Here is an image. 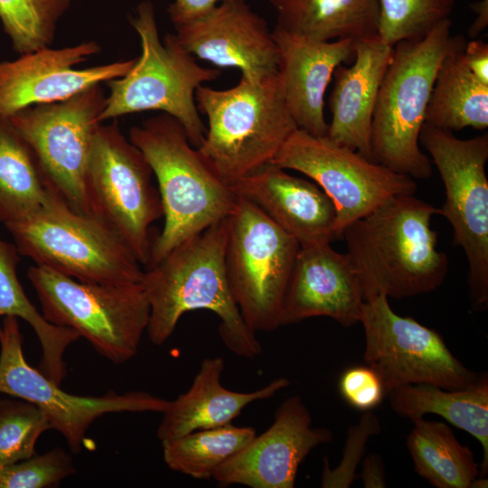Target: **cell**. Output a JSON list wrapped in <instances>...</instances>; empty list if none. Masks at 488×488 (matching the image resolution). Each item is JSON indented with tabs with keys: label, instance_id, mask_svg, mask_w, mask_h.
<instances>
[{
	"label": "cell",
	"instance_id": "6da1fadb",
	"mask_svg": "<svg viewBox=\"0 0 488 488\" xmlns=\"http://www.w3.org/2000/svg\"><path fill=\"white\" fill-rule=\"evenodd\" d=\"M438 208L414 194L395 196L343 231L364 301L401 299L436 290L448 272L431 219Z\"/></svg>",
	"mask_w": 488,
	"mask_h": 488
},
{
	"label": "cell",
	"instance_id": "7a4b0ae2",
	"mask_svg": "<svg viewBox=\"0 0 488 488\" xmlns=\"http://www.w3.org/2000/svg\"><path fill=\"white\" fill-rule=\"evenodd\" d=\"M228 217L174 248L145 268L142 285L149 305L146 333L155 345L164 344L187 312L209 310L221 319L219 334L234 354L254 358L262 347L244 322L233 298L225 268Z\"/></svg>",
	"mask_w": 488,
	"mask_h": 488
},
{
	"label": "cell",
	"instance_id": "3957f363",
	"mask_svg": "<svg viewBox=\"0 0 488 488\" xmlns=\"http://www.w3.org/2000/svg\"><path fill=\"white\" fill-rule=\"evenodd\" d=\"M129 140L156 178L164 211V228L154 241L148 268L183 241L228 217L239 198L173 117L162 113L132 127Z\"/></svg>",
	"mask_w": 488,
	"mask_h": 488
},
{
	"label": "cell",
	"instance_id": "277c9868",
	"mask_svg": "<svg viewBox=\"0 0 488 488\" xmlns=\"http://www.w3.org/2000/svg\"><path fill=\"white\" fill-rule=\"evenodd\" d=\"M449 19L423 38L393 46L372 118V160L413 179H427L432 165L419 136L438 69L462 35H451Z\"/></svg>",
	"mask_w": 488,
	"mask_h": 488
},
{
	"label": "cell",
	"instance_id": "5b68a950",
	"mask_svg": "<svg viewBox=\"0 0 488 488\" xmlns=\"http://www.w3.org/2000/svg\"><path fill=\"white\" fill-rule=\"evenodd\" d=\"M195 102L208 118L198 150L229 184L272 163L297 129L277 73L257 81L240 77L227 89L202 85Z\"/></svg>",
	"mask_w": 488,
	"mask_h": 488
},
{
	"label": "cell",
	"instance_id": "8992f818",
	"mask_svg": "<svg viewBox=\"0 0 488 488\" xmlns=\"http://www.w3.org/2000/svg\"><path fill=\"white\" fill-rule=\"evenodd\" d=\"M131 24L139 36L141 54L127 74L107 82L109 93L100 121L158 110L175 118L198 148L206 127L196 106L195 91L202 83L218 79L221 70L198 64L175 34L167 33L161 41L149 1L138 5Z\"/></svg>",
	"mask_w": 488,
	"mask_h": 488
},
{
	"label": "cell",
	"instance_id": "52a82bcc",
	"mask_svg": "<svg viewBox=\"0 0 488 488\" xmlns=\"http://www.w3.org/2000/svg\"><path fill=\"white\" fill-rule=\"evenodd\" d=\"M5 226L21 256L36 265L81 282H142V265L126 242L96 216L71 210L55 192L36 212Z\"/></svg>",
	"mask_w": 488,
	"mask_h": 488
},
{
	"label": "cell",
	"instance_id": "ba28073f",
	"mask_svg": "<svg viewBox=\"0 0 488 488\" xmlns=\"http://www.w3.org/2000/svg\"><path fill=\"white\" fill-rule=\"evenodd\" d=\"M27 277L49 323L74 330L113 363L136 354L150 317L141 282H81L39 265L30 267Z\"/></svg>",
	"mask_w": 488,
	"mask_h": 488
},
{
	"label": "cell",
	"instance_id": "9c48e42d",
	"mask_svg": "<svg viewBox=\"0 0 488 488\" xmlns=\"http://www.w3.org/2000/svg\"><path fill=\"white\" fill-rule=\"evenodd\" d=\"M228 221L225 268L233 298L253 333L273 331L281 326L300 245L242 198L238 199Z\"/></svg>",
	"mask_w": 488,
	"mask_h": 488
},
{
	"label": "cell",
	"instance_id": "30bf717a",
	"mask_svg": "<svg viewBox=\"0 0 488 488\" xmlns=\"http://www.w3.org/2000/svg\"><path fill=\"white\" fill-rule=\"evenodd\" d=\"M152 175L146 158L117 122L100 124L87 172L90 213L115 231L145 267L155 239L152 225L164 215Z\"/></svg>",
	"mask_w": 488,
	"mask_h": 488
},
{
	"label": "cell",
	"instance_id": "8fae6325",
	"mask_svg": "<svg viewBox=\"0 0 488 488\" xmlns=\"http://www.w3.org/2000/svg\"><path fill=\"white\" fill-rule=\"evenodd\" d=\"M419 143L440 174L446 201L438 208L453 229L454 243L463 249L468 263V286L473 306L488 305V135L469 139L452 131L424 124Z\"/></svg>",
	"mask_w": 488,
	"mask_h": 488
},
{
	"label": "cell",
	"instance_id": "7c38bea8",
	"mask_svg": "<svg viewBox=\"0 0 488 488\" xmlns=\"http://www.w3.org/2000/svg\"><path fill=\"white\" fill-rule=\"evenodd\" d=\"M106 97L100 85L7 117L32 150L48 185L74 211L91 215L87 172Z\"/></svg>",
	"mask_w": 488,
	"mask_h": 488
},
{
	"label": "cell",
	"instance_id": "4fadbf2b",
	"mask_svg": "<svg viewBox=\"0 0 488 488\" xmlns=\"http://www.w3.org/2000/svg\"><path fill=\"white\" fill-rule=\"evenodd\" d=\"M359 323L365 333L364 362L377 372L387 396L411 384L464 389L481 377L451 352L436 330L397 314L385 296L364 302Z\"/></svg>",
	"mask_w": 488,
	"mask_h": 488
},
{
	"label": "cell",
	"instance_id": "5bb4252c",
	"mask_svg": "<svg viewBox=\"0 0 488 488\" xmlns=\"http://www.w3.org/2000/svg\"><path fill=\"white\" fill-rule=\"evenodd\" d=\"M272 164L304 174L332 199L340 238L353 221L395 196L414 194L418 188L412 177L371 161L326 136H315L299 128L287 138Z\"/></svg>",
	"mask_w": 488,
	"mask_h": 488
},
{
	"label": "cell",
	"instance_id": "9a60e30c",
	"mask_svg": "<svg viewBox=\"0 0 488 488\" xmlns=\"http://www.w3.org/2000/svg\"><path fill=\"white\" fill-rule=\"evenodd\" d=\"M22 344L18 318L4 317L0 329V393L36 405L74 454L85 446L88 429L103 415L164 413L169 406V400L145 391L117 394L110 390L98 397L70 394L27 363Z\"/></svg>",
	"mask_w": 488,
	"mask_h": 488
},
{
	"label": "cell",
	"instance_id": "2e32d148",
	"mask_svg": "<svg viewBox=\"0 0 488 488\" xmlns=\"http://www.w3.org/2000/svg\"><path fill=\"white\" fill-rule=\"evenodd\" d=\"M99 45L89 41L52 49L44 47L0 62V117L37 105L65 100L87 89L123 77L136 59L90 68L78 65L98 53Z\"/></svg>",
	"mask_w": 488,
	"mask_h": 488
},
{
	"label": "cell",
	"instance_id": "e0dca14e",
	"mask_svg": "<svg viewBox=\"0 0 488 488\" xmlns=\"http://www.w3.org/2000/svg\"><path fill=\"white\" fill-rule=\"evenodd\" d=\"M332 440L328 428L312 427L309 409L300 396L294 395L280 404L273 424L223 462L212 479L221 486L293 488L308 454Z\"/></svg>",
	"mask_w": 488,
	"mask_h": 488
},
{
	"label": "cell",
	"instance_id": "ac0fdd59",
	"mask_svg": "<svg viewBox=\"0 0 488 488\" xmlns=\"http://www.w3.org/2000/svg\"><path fill=\"white\" fill-rule=\"evenodd\" d=\"M175 30L188 52L218 67L238 69L241 77L256 81L277 73L278 49L272 31L245 0L221 2Z\"/></svg>",
	"mask_w": 488,
	"mask_h": 488
},
{
	"label": "cell",
	"instance_id": "d6986e66",
	"mask_svg": "<svg viewBox=\"0 0 488 488\" xmlns=\"http://www.w3.org/2000/svg\"><path fill=\"white\" fill-rule=\"evenodd\" d=\"M364 298L348 257L331 243L300 247L286 289L281 326L330 317L344 327L360 321Z\"/></svg>",
	"mask_w": 488,
	"mask_h": 488
},
{
	"label": "cell",
	"instance_id": "ffe728a7",
	"mask_svg": "<svg viewBox=\"0 0 488 488\" xmlns=\"http://www.w3.org/2000/svg\"><path fill=\"white\" fill-rule=\"evenodd\" d=\"M234 193L259 208L300 245L340 238L332 199L314 183L268 164L230 184Z\"/></svg>",
	"mask_w": 488,
	"mask_h": 488
},
{
	"label": "cell",
	"instance_id": "44dd1931",
	"mask_svg": "<svg viewBox=\"0 0 488 488\" xmlns=\"http://www.w3.org/2000/svg\"><path fill=\"white\" fill-rule=\"evenodd\" d=\"M278 49L277 74L286 108L297 128L315 136L327 134L324 96L335 69L353 55V41H320L272 30Z\"/></svg>",
	"mask_w": 488,
	"mask_h": 488
},
{
	"label": "cell",
	"instance_id": "7402d4cb",
	"mask_svg": "<svg viewBox=\"0 0 488 488\" xmlns=\"http://www.w3.org/2000/svg\"><path fill=\"white\" fill-rule=\"evenodd\" d=\"M354 61L339 65L329 99L331 122L326 136L372 160V118L379 90L393 47L380 36L353 42Z\"/></svg>",
	"mask_w": 488,
	"mask_h": 488
},
{
	"label": "cell",
	"instance_id": "603a6c76",
	"mask_svg": "<svg viewBox=\"0 0 488 488\" xmlns=\"http://www.w3.org/2000/svg\"><path fill=\"white\" fill-rule=\"evenodd\" d=\"M223 370L222 357L202 361L190 389L170 401L163 413L156 431L161 442L230 424L249 404L269 399L290 385L287 379L278 378L252 392L232 391L221 382Z\"/></svg>",
	"mask_w": 488,
	"mask_h": 488
},
{
	"label": "cell",
	"instance_id": "cb8c5ba5",
	"mask_svg": "<svg viewBox=\"0 0 488 488\" xmlns=\"http://www.w3.org/2000/svg\"><path fill=\"white\" fill-rule=\"evenodd\" d=\"M391 408L411 421L436 414L466 431L482 445L480 477L488 472V378L481 375L471 386L446 389L429 384L405 385L388 394Z\"/></svg>",
	"mask_w": 488,
	"mask_h": 488
},
{
	"label": "cell",
	"instance_id": "d4e9b609",
	"mask_svg": "<svg viewBox=\"0 0 488 488\" xmlns=\"http://www.w3.org/2000/svg\"><path fill=\"white\" fill-rule=\"evenodd\" d=\"M277 25L320 41L378 36V0H269Z\"/></svg>",
	"mask_w": 488,
	"mask_h": 488
},
{
	"label": "cell",
	"instance_id": "484cf974",
	"mask_svg": "<svg viewBox=\"0 0 488 488\" xmlns=\"http://www.w3.org/2000/svg\"><path fill=\"white\" fill-rule=\"evenodd\" d=\"M458 42L444 58L434 82L426 111L425 124L459 131L465 127H488V85L476 80L466 68Z\"/></svg>",
	"mask_w": 488,
	"mask_h": 488
},
{
	"label": "cell",
	"instance_id": "4316f807",
	"mask_svg": "<svg viewBox=\"0 0 488 488\" xmlns=\"http://www.w3.org/2000/svg\"><path fill=\"white\" fill-rule=\"evenodd\" d=\"M412 422L407 446L415 472L436 488H471L480 474L473 451L443 422L423 418Z\"/></svg>",
	"mask_w": 488,
	"mask_h": 488
},
{
	"label": "cell",
	"instance_id": "83f0119b",
	"mask_svg": "<svg viewBox=\"0 0 488 488\" xmlns=\"http://www.w3.org/2000/svg\"><path fill=\"white\" fill-rule=\"evenodd\" d=\"M20 256L15 244L0 238V319L15 316L29 324L42 351L39 371L61 385L66 376L64 352L80 336L70 328L49 323L30 302L17 277Z\"/></svg>",
	"mask_w": 488,
	"mask_h": 488
},
{
	"label": "cell",
	"instance_id": "f1b7e54d",
	"mask_svg": "<svg viewBox=\"0 0 488 488\" xmlns=\"http://www.w3.org/2000/svg\"><path fill=\"white\" fill-rule=\"evenodd\" d=\"M54 192L28 145L0 117V222L5 225L36 212Z\"/></svg>",
	"mask_w": 488,
	"mask_h": 488
},
{
	"label": "cell",
	"instance_id": "f546056e",
	"mask_svg": "<svg viewBox=\"0 0 488 488\" xmlns=\"http://www.w3.org/2000/svg\"><path fill=\"white\" fill-rule=\"evenodd\" d=\"M251 427L231 423L191 432L162 443L166 465L195 479H211L227 459L245 447L256 436Z\"/></svg>",
	"mask_w": 488,
	"mask_h": 488
},
{
	"label": "cell",
	"instance_id": "4dcf8cb0",
	"mask_svg": "<svg viewBox=\"0 0 488 488\" xmlns=\"http://www.w3.org/2000/svg\"><path fill=\"white\" fill-rule=\"evenodd\" d=\"M70 0H0V22L20 55L50 47Z\"/></svg>",
	"mask_w": 488,
	"mask_h": 488
},
{
	"label": "cell",
	"instance_id": "1f68e13d",
	"mask_svg": "<svg viewBox=\"0 0 488 488\" xmlns=\"http://www.w3.org/2000/svg\"><path fill=\"white\" fill-rule=\"evenodd\" d=\"M456 0H378L380 38L390 46L423 38L449 19Z\"/></svg>",
	"mask_w": 488,
	"mask_h": 488
},
{
	"label": "cell",
	"instance_id": "d6a6232c",
	"mask_svg": "<svg viewBox=\"0 0 488 488\" xmlns=\"http://www.w3.org/2000/svg\"><path fill=\"white\" fill-rule=\"evenodd\" d=\"M52 428L48 418L34 404L21 399H0V466L36 455L40 436Z\"/></svg>",
	"mask_w": 488,
	"mask_h": 488
},
{
	"label": "cell",
	"instance_id": "836d02e7",
	"mask_svg": "<svg viewBox=\"0 0 488 488\" xmlns=\"http://www.w3.org/2000/svg\"><path fill=\"white\" fill-rule=\"evenodd\" d=\"M75 472L70 454L55 447L45 454L0 466V488L53 487Z\"/></svg>",
	"mask_w": 488,
	"mask_h": 488
},
{
	"label": "cell",
	"instance_id": "e575fe53",
	"mask_svg": "<svg viewBox=\"0 0 488 488\" xmlns=\"http://www.w3.org/2000/svg\"><path fill=\"white\" fill-rule=\"evenodd\" d=\"M380 424L378 418L371 412L364 411L358 424L352 426L343 454V458L334 469H331L326 457L321 479L323 488H349L357 478L355 470L363 456L367 440L370 436L378 435Z\"/></svg>",
	"mask_w": 488,
	"mask_h": 488
},
{
	"label": "cell",
	"instance_id": "d590c367",
	"mask_svg": "<svg viewBox=\"0 0 488 488\" xmlns=\"http://www.w3.org/2000/svg\"><path fill=\"white\" fill-rule=\"evenodd\" d=\"M338 386L345 402L363 412L378 407L387 396L379 375L368 365L346 369Z\"/></svg>",
	"mask_w": 488,
	"mask_h": 488
},
{
	"label": "cell",
	"instance_id": "8d00e7d4",
	"mask_svg": "<svg viewBox=\"0 0 488 488\" xmlns=\"http://www.w3.org/2000/svg\"><path fill=\"white\" fill-rule=\"evenodd\" d=\"M224 1L228 0H174L167 13L175 27L202 17Z\"/></svg>",
	"mask_w": 488,
	"mask_h": 488
},
{
	"label": "cell",
	"instance_id": "74e56055",
	"mask_svg": "<svg viewBox=\"0 0 488 488\" xmlns=\"http://www.w3.org/2000/svg\"><path fill=\"white\" fill-rule=\"evenodd\" d=\"M464 62L473 76L488 85V44L482 40L465 43L463 51Z\"/></svg>",
	"mask_w": 488,
	"mask_h": 488
},
{
	"label": "cell",
	"instance_id": "f35d334b",
	"mask_svg": "<svg viewBox=\"0 0 488 488\" xmlns=\"http://www.w3.org/2000/svg\"><path fill=\"white\" fill-rule=\"evenodd\" d=\"M360 476L365 488L386 487L384 465L378 454H371L364 459Z\"/></svg>",
	"mask_w": 488,
	"mask_h": 488
},
{
	"label": "cell",
	"instance_id": "ab89813d",
	"mask_svg": "<svg viewBox=\"0 0 488 488\" xmlns=\"http://www.w3.org/2000/svg\"><path fill=\"white\" fill-rule=\"evenodd\" d=\"M475 18L467 30L468 35L476 38L488 25V0H478L469 5Z\"/></svg>",
	"mask_w": 488,
	"mask_h": 488
}]
</instances>
